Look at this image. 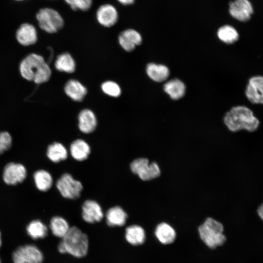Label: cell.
I'll return each instance as SVG.
<instances>
[{"instance_id": "obj_30", "label": "cell", "mask_w": 263, "mask_h": 263, "mask_svg": "<svg viewBox=\"0 0 263 263\" xmlns=\"http://www.w3.org/2000/svg\"><path fill=\"white\" fill-rule=\"evenodd\" d=\"M101 89L105 94L114 97L119 96L121 93L119 86L112 81H107L103 83Z\"/></svg>"}, {"instance_id": "obj_11", "label": "cell", "mask_w": 263, "mask_h": 263, "mask_svg": "<svg viewBox=\"0 0 263 263\" xmlns=\"http://www.w3.org/2000/svg\"><path fill=\"white\" fill-rule=\"evenodd\" d=\"M245 93L250 102L263 104V76L251 77L248 80Z\"/></svg>"}, {"instance_id": "obj_23", "label": "cell", "mask_w": 263, "mask_h": 263, "mask_svg": "<svg viewBox=\"0 0 263 263\" xmlns=\"http://www.w3.org/2000/svg\"><path fill=\"white\" fill-rule=\"evenodd\" d=\"M33 179L36 188L41 191L48 190L53 183L51 174L44 169L37 170L34 173Z\"/></svg>"}, {"instance_id": "obj_9", "label": "cell", "mask_w": 263, "mask_h": 263, "mask_svg": "<svg viewBox=\"0 0 263 263\" xmlns=\"http://www.w3.org/2000/svg\"><path fill=\"white\" fill-rule=\"evenodd\" d=\"M25 167L19 163L10 162L5 165L2 173L4 182L8 185H16L24 181L27 176Z\"/></svg>"}, {"instance_id": "obj_33", "label": "cell", "mask_w": 263, "mask_h": 263, "mask_svg": "<svg viewBox=\"0 0 263 263\" xmlns=\"http://www.w3.org/2000/svg\"><path fill=\"white\" fill-rule=\"evenodd\" d=\"M117 1L123 5H129L133 3L135 0H117Z\"/></svg>"}, {"instance_id": "obj_31", "label": "cell", "mask_w": 263, "mask_h": 263, "mask_svg": "<svg viewBox=\"0 0 263 263\" xmlns=\"http://www.w3.org/2000/svg\"><path fill=\"white\" fill-rule=\"evenodd\" d=\"M73 10L87 11L92 6L93 0H64Z\"/></svg>"}, {"instance_id": "obj_14", "label": "cell", "mask_w": 263, "mask_h": 263, "mask_svg": "<svg viewBox=\"0 0 263 263\" xmlns=\"http://www.w3.org/2000/svg\"><path fill=\"white\" fill-rule=\"evenodd\" d=\"M118 42L124 50L131 52L135 48L136 45L141 44L142 37L137 31L132 29H128L120 34Z\"/></svg>"}, {"instance_id": "obj_15", "label": "cell", "mask_w": 263, "mask_h": 263, "mask_svg": "<svg viewBox=\"0 0 263 263\" xmlns=\"http://www.w3.org/2000/svg\"><path fill=\"white\" fill-rule=\"evenodd\" d=\"M18 41L23 46H29L35 44L38 39L37 32L32 24L25 23L21 24L16 32Z\"/></svg>"}, {"instance_id": "obj_16", "label": "cell", "mask_w": 263, "mask_h": 263, "mask_svg": "<svg viewBox=\"0 0 263 263\" xmlns=\"http://www.w3.org/2000/svg\"><path fill=\"white\" fill-rule=\"evenodd\" d=\"M78 127L84 133L94 132L97 125V120L94 113L90 110L84 109L78 115Z\"/></svg>"}, {"instance_id": "obj_5", "label": "cell", "mask_w": 263, "mask_h": 263, "mask_svg": "<svg viewBox=\"0 0 263 263\" xmlns=\"http://www.w3.org/2000/svg\"><path fill=\"white\" fill-rule=\"evenodd\" d=\"M40 28L48 33H55L64 25V20L56 10L51 8L40 9L36 15Z\"/></svg>"}, {"instance_id": "obj_7", "label": "cell", "mask_w": 263, "mask_h": 263, "mask_svg": "<svg viewBox=\"0 0 263 263\" xmlns=\"http://www.w3.org/2000/svg\"><path fill=\"white\" fill-rule=\"evenodd\" d=\"M131 171L143 181L153 179L159 176L160 170L156 162L149 163L147 158H139L134 160L130 164Z\"/></svg>"}, {"instance_id": "obj_26", "label": "cell", "mask_w": 263, "mask_h": 263, "mask_svg": "<svg viewBox=\"0 0 263 263\" xmlns=\"http://www.w3.org/2000/svg\"><path fill=\"white\" fill-rule=\"evenodd\" d=\"M55 66L60 72L72 73L75 70V63L70 54L64 53L57 57Z\"/></svg>"}, {"instance_id": "obj_8", "label": "cell", "mask_w": 263, "mask_h": 263, "mask_svg": "<svg viewBox=\"0 0 263 263\" xmlns=\"http://www.w3.org/2000/svg\"><path fill=\"white\" fill-rule=\"evenodd\" d=\"M14 263H41L43 255L35 245L28 244L20 246L12 254Z\"/></svg>"}, {"instance_id": "obj_20", "label": "cell", "mask_w": 263, "mask_h": 263, "mask_svg": "<svg viewBox=\"0 0 263 263\" xmlns=\"http://www.w3.org/2000/svg\"><path fill=\"white\" fill-rule=\"evenodd\" d=\"M106 221L109 226H122L126 221L127 214L119 206H115L109 208L106 214Z\"/></svg>"}, {"instance_id": "obj_37", "label": "cell", "mask_w": 263, "mask_h": 263, "mask_svg": "<svg viewBox=\"0 0 263 263\" xmlns=\"http://www.w3.org/2000/svg\"></svg>"}, {"instance_id": "obj_27", "label": "cell", "mask_w": 263, "mask_h": 263, "mask_svg": "<svg viewBox=\"0 0 263 263\" xmlns=\"http://www.w3.org/2000/svg\"><path fill=\"white\" fill-rule=\"evenodd\" d=\"M50 228L55 236L61 238L67 234L70 229L66 220L60 216H55L52 218Z\"/></svg>"}, {"instance_id": "obj_6", "label": "cell", "mask_w": 263, "mask_h": 263, "mask_svg": "<svg viewBox=\"0 0 263 263\" xmlns=\"http://www.w3.org/2000/svg\"><path fill=\"white\" fill-rule=\"evenodd\" d=\"M56 186L64 198L76 199L80 197L83 188L81 183L73 178L69 173L62 174L57 181Z\"/></svg>"}, {"instance_id": "obj_22", "label": "cell", "mask_w": 263, "mask_h": 263, "mask_svg": "<svg viewBox=\"0 0 263 263\" xmlns=\"http://www.w3.org/2000/svg\"><path fill=\"white\" fill-rule=\"evenodd\" d=\"M146 72L151 79L158 82L167 79L169 74V70L167 66L153 63L148 64Z\"/></svg>"}, {"instance_id": "obj_35", "label": "cell", "mask_w": 263, "mask_h": 263, "mask_svg": "<svg viewBox=\"0 0 263 263\" xmlns=\"http://www.w3.org/2000/svg\"><path fill=\"white\" fill-rule=\"evenodd\" d=\"M1 232L0 231V247L1 246Z\"/></svg>"}, {"instance_id": "obj_21", "label": "cell", "mask_w": 263, "mask_h": 263, "mask_svg": "<svg viewBox=\"0 0 263 263\" xmlns=\"http://www.w3.org/2000/svg\"><path fill=\"white\" fill-rule=\"evenodd\" d=\"M165 92L173 100L182 98L186 92L184 83L179 79H173L168 81L164 86Z\"/></svg>"}, {"instance_id": "obj_10", "label": "cell", "mask_w": 263, "mask_h": 263, "mask_svg": "<svg viewBox=\"0 0 263 263\" xmlns=\"http://www.w3.org/2000/svg\"><path fill=\"white\" fill-rule=\"evenodd\" d=\"M231 16L241 21H248L253 13V8L248 0H235L229 3Z\"/></svg>"}, {"instance_id": "obj_18", "label": "cell", "mask_w": 263, "mask_h": 263, "mask_svg": "<svg viewBox=\"0 0 263 263\" xmlns=\"http://www.w3.org/2000/svg\"><path fill=\"white\" fill-rule=\"evenodd\" d=\"M155 235L161 243L168 244L174 241L176 234L175 230L170 225L163 222L156 226Z\"/></svg>"}, {"instance_id": "obj_12", "label": "cell", "mask_w": 263, "mask_h": 263, "mask_svg": "<svg viewBox=\"0 0 263 263\" xmlns=\"http://www.w3.org/2000/svg\"><path fill=\"white\" fill-rule=\"evenodd\" d=\"M96 18L101 25L110 27L117 22L118 13L113 5L109 3L104 4L97 8Z\"/></svg>"}, {"instance_id": "obj_19", "label": "cell", "mask_w": 263, "mask_h": 263, "mask_svg": "<svg viewBox=\"0 0 263 263\" xmlns=\"http://www.w3.org/2000/svg\"><path fill=\"white\" fill-rule=\"evenodd\" d=\"M70 150L72 156L78 161L86 160L91 152L89 144L81 139L74 141L71 144Z\"/></svg>"}, {"instance_id": "obj_32", "label": "cell", "mask_w": 263, "mask_h": 263, "mask_svg": "<svg viewBox=\"0 0 263 263\" xmlns=\"http://www.w3.org/2000/svg\"><path fill=\"white\" fill-rule=\"evenodd\" d=\"M12 138L6 131L0 132V154L8 150L12 146Z\"/></svg>"}, {"instance_id": "obj_3", "label": "cell", "mask_w": 263, "mask_h": 263, "mask_svg": "<svg viewBox=\"0 0 263 263\" xmlns=\"http://www.w3.org/2000/svg\"><path fill=\"white\" fill-rule=\"evenodd\" d=\"M87 235L76 226H72L62 238L58 249L61 253H68L76 258L85 256L88 250Z\"/></svg>"}, {"instance_id": "obj_24", "label": "cell", "mask_w": 263, "mask_h": 263, "mask_svg": "<svg viewBox=\"0 0 263 263\" xmlns=\"http://www.w3.org/2000/svg\"><path fill=\"white\" fill-rule=\"evenodd\" d=\"M46 155L52 162L58 163L68 157V151L65 146L59 142H54L48 146Z\"/></svg>"}, {"instance_id": "obj_1", "label": "cell", "mask_w": 263, "mask_h": 263, "mask_svg": "<svg viewBox=\"0 0 263 263\" xmlns=\"http://www.w3.org/2000/svg\"><path fill=\"white\" fill-rule=\"evenodd\" d=\"M19 71L21 76L37 84L47 81L51 75V70L44 58L36 54H31L20 62Z\"/></svg>"}, {"instance_id": "obj_13", "label": "cell", "mask_w": 263, "mask_h": 263, "mask_svg": "<svg viewBox=\"0 0 263 263\" xmlns=\"http://www.w3.org/2000/svg\"><path fill=\"white\" fill-rule=\"evenodd\" d=\"M82 216L83 220L89 223L100 221L103 217V212L99 204L94 200H87L83 204Z\"/></svg>"}, {"instance_id": "obj_36", "label": "cell", "mask_w": 263, "mask_h": 263, "mask_svg": "<svg viewBox=\"0 0 263 263\" xmlns=\"http://www.w3.org/2000/svg\"><path fill=\"white\" fill-rule=\"evenodd\" d=\"M18 0V1H21V0Z\"/></svg>"}, {"instance_id": "obj_28", "label": "cell", "mask_w": 263, "mask_h": 263, "mask_svg": "<svg viewBox=\"0 0 263 263\" xmlns=\"http://www.w3.org/2000/svg\"><path fill=\"white\" fill-rule=\"evenodd\" d=\"M28 234L34 239L43 238L47 233L46 226L40 220L31 221L27 226Z\"/></svg>"}, {"instance_id": "obj_29", "label": "cell", "mask_w": 263, "mask_h": 263, "mask_svg": "<svg viewBox=\"0 0 263 263\" xmlns=\"http://www.w3.org/2000/svg\"><path fill=\"white\" fill-rule=\"evenodd\" d=\"M219 38L227 44H232L239 38L237 30L232 26L226 25L220 27L217 32Z\"/></svg>"}, {"instance_id": "obj_25", "label": "cell", "mask_w": 263, "mask_h": 263, "mask_svg": "<svg viewBox=\"0 0 263 263\" xmlns=\"http://www.w3.org/2000/svg\"><path fill=\"white\" fill-rule=\"evenodd\" d=\"M144 229L138 225H132L126 229L125 238L128 243L133 245L142 244L145 240Z\"/></svg>"}, {"instance_id": "obj_2", "label": "cell", "mask_w": 263, "mask_h": 263, "mask_svg": "<svg viewBox=\"0 0 263 263\" xmlns=\"http://www.w3.org/2000/svg\"><path fill=\"white\" fill-rule=\"evenodd\" d=\"M224 123L232 132L246 130L249 132L256 131L260 124L253 112L245 106L233 107L225 115Z\"/></svg>"}, {"instance_id": "obj_17", "label": "cell", "mask_w": 263, "mask_h": 263, "mask_svg": "<svg viewBox=\"0 0 263 263\" xmlns=\"http://www.w3.org/2000/svg\"><path fill=\"white\" fill-rule=\"evenodd\" d=\"M64 91L70 98L75 101H82L87 92L86 87L75 79H71L66 83Z\"/></svg>"}, {"instance_id": "obj_34", "label": "cell", "mask_w": 263, "mask_h": 263, "mask_svg": "<svg viewBox=\"0 0 263 263\" xmlns=\"http://www.w3.org/2000/svg\"><path fill=\"white\" fill-rule=\"evenodd\" d=\"M258 213L260 217L263 221V204H262L258 208Z\"/></svg>"}, {"instance_id": "obj_4", "label": "cell", "mask_w": 263, "mask_h": 263, "mask_svg": "<svg viewBox=\"0 0 263 263\" xmlns=\"http://www.w3.org/2000/svg\"><path fill=\"white\" fill-rule=\"evenodd\" d=\"M198 230L201 240L211 248L222 245L226 240L223 225L212 218H207Z\"/></svg>"}]
</instances>
